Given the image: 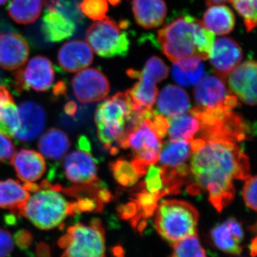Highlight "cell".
<instances>
[{
    "instance_id": "cell-43",
    "label": "cell",
    "mask_w": 257,
    "mask_h": 257,
    "mask_svg": "<svg viewBox=\"0 0 257 257\" xmlns=\"http://www.w3.org/2000/svg\"><path fill=\"white\" fill-rule=\"evenodd\" d=\"M32 239L31 234L26 231H20L16 235L17 243L22 248L28 246L31 243Z\"/></svg>"
},
{
    "instance_id": "cell-35",
    "label": "cell",
    "mask_w": 257,
    "mask_h": 257,
    "mask_svg": "<svg viewBox=\"0 0 257 257\" xmlns=\"http://www.w3.org/2000/svg\"><path fill=\"white\" fill-rule=\"evenodd\" d=\"M79 8L82 14L96 21L105 18L109 9L107 0H82Z\"/></svg>"
},
{
    "instance_id": "cell-40",
    "label": "cell",
    "mask_w": 257,
    "mask_h": 257,
    "mask_svg": "<svg viewBox=\"0 0 257 257\" xmlns=\"http://www.w3.org/2000/svg\"><path fill=\"white\" fill-rule=\"evenodd\" d=\"M14 248V242L9 231L0 228V256L10 255Z\"/></svg>"
},
{
    "instance_id": "cell-47",
    "label": "cell",
    "mask_w": 257,
    "mask_h": 257,
    "mask_svg": "<svg viewBox=\"0 0 257 257\" xmlns=\"http://www.w3.org/2000/svg\"><path fill=\"white\" fill-rule=\"evenodd\" d=\"M232 0H206V3L208 6H211V5L223 4V3H229Z\"/></svg>"
},
{
    "instance_id": "cell-3",
    "label": "cell",
    "mask_w": 257,
    "mask_h": 257,
    "mask_svg": "<svg viewBox=\"0 0 257 257\" xmlns=\"http://www.w3.org/2000/svg\"><path fill=\"white\" fill-rule=\"evenodd\" d=\"M39 190L30 196L19 211L40 229H52L63 226L67 216L79 212L76 203H69L59 193V186L52 187L44 181Z\"/></svg>"
},
{
    "instance_id": "cell-48",
    "label": "cell",
    "mask_w": 257,
    "mask_h": 257,
    "mask_svg": "<svg viewBox=\"0 0 257 257\" xmlns=\"http://www.w3.org/2000/svg\"><path fill=\"white\" fill-rule=\"evenodd\" d=\"M256 237L253 238L251 241V246H250V251H251V255L252 256H256Z\"/></svg>"
},
{
    "instance_id": "cell-45",
    "label": "cell",
    "mask_w": 257,
    "mask_h": 257,
    "mask_svg": "<svg viewBox=\"0 0 257 257\" xmlns=\"http://www.w3.org/2000/svg\"><path fill=\"white\" fill-rule=\"evenodd\" d=\"M64 110H65L67 114L72 116L77 110V105L74 101H70V102L67 103V105L64 107Z\"/></svg>"
},
{
    "instance_id": "cell-21",
    "label": "cell",
    "mask_w": 257,
    "mask_h": 257,
    "mask_svg": "<svg viewBox=\"0 0 257 257\" xmlns=\"http://www.w3.org/2000/svg\"><path fill=\"white\" fill-rule=\"evenodd\" d=\"M135 20L145 29L159 28L167 15V5L164 0H133Z\"/></svg>"
},
{
    "instance_id": "cell-26",
    "label": "cell",
    "mask_w": 257,
    "mask_h": 257,
    "mask_svg": "<svg viewBox=\"0 0 257 257\" xmlns=\"http://www.w3.org/2000/svg\"><path fill=\"white\" fill-rule=\"evenodd\" d=\"M202 23L208 30L215 35H227L234 30V15L228 7L214 5L205 12Z\"/></svg>"
},
{
    "instance_id": "cell-33",
    "label": "cell",
    "mask_w": 257,
    "mask_h": 257,
    "mask_svg": "<svg viewBox=\"0 0 257 257\" xmlns=\"http://www.w3.org/2000/svg\"><path fill=\"white\" fill-rule=\"evenodd\" d=\"M205 250L202 247L197 234L191 235L179 240L173 244L172 256H205Z\"/></svg>"
},
{
    "instance_id": "cell-37",
    "label": "cell",
    "mask_w": 257,
    "mask_h": 257,
    "mask_svg": "<svg viewBox=\"0 0 257 257\" xmlns=\"http://www.w3.org/2000/svg\"><path fill=\"white\" fill-rule=\"evenodd\" d=\"M243 189V197L246 205L256 211V177H249Z\"/></svg>"
},
{
    "instance_id": "cell-2",
    "label": "cell",
    "mask_w": 257,
    "mask_h": 257,
    "mask_svg": "<svg viewBox=\"0 0 257 257\" xmlns=\"http://www.w3.org/2000/svg\"><path fill=\"white\" fill-rule=\"evenodd\" d=\"M161 50L172 62L189 57L209 59L214 34L190 15L179 17L157 32Z\"/></svg>"
},
{
    "instance_id": "cell-4",
    "label": "cell",
    "mask_w": 257,
    "mask_h": 257,
    "mask_svg": "<svg viewBox=\"0 0 257 257\" xmlns=\"http://www.w3.org/2000/svg\"><path fill=\"white\" fill-rule=\"evenodd\" d=\"M139 106H141L134 102L127 91L117 93L98 105L95 121L104 149L110 150L112 144L124 135L126 121Z\"/></svg>"
},
{
    "instance_id": "cell-39",
    "label": "cell",
    "mask_w": 257,
    "mask_h": 257,
    "mask_svg": "<svg viewBox=\"0 0 257 257\" xmlns=\"http://www.w3.org/2000/svg\"><path fill=\"white\" fill-rule=\"evenodd\" d=\"M15 153V145L9 137L0 133V162L10 160Z\"/></svg>"
},
{
    "instance_id": "cell-13",
    "label": "cell",
    "mask_w": 257,
    "mask_h": 257,
    "mask_svg": "<svg viewBox=\"0 0 257 257\" xmlns=\"http://www.w3.org/2000/svg\"><path fill=\"white\" fill-rule=\"evenodd\" d=\"M256 62L247 60L239 64L229 74V90L248 105L256 104Z\"/></svg>"
},
{
    "instance_id": "cell-23",
    "label": "cell",
    "mask_w": 257,
    "mask_h": 257,
    "mask_svg": "<svg viewBox=\"0 0 257 257\" xmlns=\"http://www.w3.org/2000/svg\"><path fill=\"white\" fill-rule=\"evenodd\" d=\"M69 137L60 128H51L40 138L38 148L41 155L48 160L63 159L70 148Z\"/></svg>"
},
{
    "instance_id": "cell-19",
    "label": "cell",
    "mask_w": 257,
    "mask_h": 257,
    "mask_svg": "<svg viewBox=\"0 0 257 257\" xmlns=\"http://www.w3.org/2000/svg\"><path fill=\"white\" fill-rule=\"evenodd\" d=\"M94 55L92 49L81 40L67 42L58 52L59 64L64 70L77 72L87 68L92 64Z\"/></svg>"
},
{
    "instance_id": "cell-18",
    "label": "cell",
    "mask_w": 257,
    "mask_h": 257,
    "mask_svg": "<svg viewBox=\"0 0 257 257\" xmlns=\"http://www.w3.org/2000/svg\"><path fill=\"white\" fill-rule=\"evenodd\" d=\"M21 126L15 138L21 143H29L43 132L46 124V113L40 104L25 101L18 108Z\"/></svg>"
},
{
    "instance_id": "cell-20",
    "label": "cell",
    "mask_w": 257,
    "mask_h": 257,
    "mask_svg": "<svg viewBox=\"0 0 257 257\" xmlns=\"http://www.w3.org/2000/svg\"><path fill=\"white\" fill-rule=\"evenodd\" d=\"M12 165L19 178L25 183H33L40 179L46 170V163L41 154L31 150H22L14 154Z\"/></svg>"
},
{
    "instance_id": "cell-9",
    "label": "cell",
    "mask_w": 257,
    "mask_h": 257,
    "mask_svg": "<svg viewBox=\"0 0 257 257\" xmlns=\"http://www.w3.org/2000/svg\"><path fill=\"white\" fill-rule=\"evenodd\" d=\"M168 74V67L162 59L151 57L143 70L137 72L139 82L127 90L134 102L143 107L152 108L158 95L157 84L167 78Z\"/></svg>"
},
{
    "instance_id": "cell-7",
    "label": "cell",
    "mask_w": 257,
    "mask_h": 257,
    "mask_svg": "<svg viewBox=\"0 0 257 257\" xmlns=\"http://www.w3.org/2000/svg\"><path fill=\"white\" fill-rule=\"evenodd\" d=\"M86 40L96 55L104 58L125 57L130 50V41L126 32L110 18L97 20L86 32Z\"/></svg>"
},
{
    "instance_id": "cell-49",
    "label": "cell",
    "mask_w": 257,
    "mask_h": 257,
    "mask_svg": "<svg viewBox=\"0 0 257 257\" xmlns=\"http://www.w3.org/2000/svg\"><path fill=\"white\" fill-rule=\"evenodd\" d=\"M113 253H114V255L118 256H123L124 255V249L120 246H115V247L113 248Z\"/></svg>"
},
{
    "instance_id": "cell-5",
    "label": "cell",
    "mask_w": 257,
    "mask_h": 257,
    "mask_svg": "<svg viewBox=\"0 0 257 257\" xmlns=\"http://www.w3.org/2000/svg\"><path fill=\"white\" fill-rule=\"evenodd\" d=\"M156 211L155 227L160 236L172 244L197 234L199 213L190 203L162 201Z\"/></svg>"
},
{
    "instance_id": "cell-36",
    "label": "cell",
    "mask_w": 257,
    "mask_h": 257,
    "mask_svg": "<svg viewBox=\"0 0 257 257\" xmlns=\"http://www.w3.org/2000/svg\"><path fill=\"white\" fill-rule=\"evenodd\" d=\"M162 167L155 165H151L149 167L147 172V177L145 178V188L149 192L157 194L163 190L164 184L162 182Z\"/></svg>"
},
{
    "instance_id": "cell-34",
    "label": "cell",
    "mask_w": 257,
    "mask_h": 257,
    "mask_svg": "<svg viewBox=\"0 0 257 257\" xmlns=\"http://www.w3.org/2000/svg\"><path fill=\"white\" fill-rule=\"evenodd\" d=\"M233 6L244 22L248 32L256 25V0H232Z\"/></svg>"
},
{
    "instance_id": "cell-28",
    "label": "cell",
    "mask_w": 257,
    "mask_h": 257,
    "mask_svg": "<svg viewBox=\"0 0 257 257\" xmlns=\"http://www.w3.org/2000/svg\"><path fill=\"white\" fill-rule=\"evenodd\" d=\"M191 155L192 149L189 142L185 140H169L161 148L159 160L162 167L176 168L185 164Z\"/></svg>"
},
{
    "instance_id": "cell-25",
    "label": "cell",
    "mask_w": 257,
    "mask_h": 257,
    "mask_svg": "<svg viewBox=\"0 0 257 257\" xmlns=\"http://www.w3.org/2000/svg\"><path fill=\"white\" fill-rule=\"evenodd\" d=\"M172 77L183 87L197 85L204 77V64L197 57H189L175 62L172 67Z\"/></svg>"
},
{
    "instance_id": "cell-17",
    "label": "cell",
    "mask_w": 257,
    "mask_h": 257,
    "mask_svg": "<svg viewBox=\"0 0 257 257\" xmlns=\"http://www.w3.org/2000/svg\"><path fill=\"white\" fill-rule=\"evenodd\" d=\"M30 47L20 34L0 35V67L5 70H16L26 63Z\"/></svg>"
},
{
    "instance_id": "cell-46",
    "label": "cell",
    "mask_w": 257,
    "mask_h": 257,
    "mask_svg": "<svg viewBox=\"0 0 257 257\" xmlns=\"http://www.w3.org/2000/svg\"><path fill=\"white\" fill-rule=\"evenodd\" d=\"M66 92V85L64 82H60L56 85L55 89H54V94L55 95H60V94H63Z\"/></svg>"
},
{
    "instance_id": "cell-50",
    "label": "cell",
    "mask_w": 257,
    "mask_h": 257,
    "mask_svg": "<svg viewBox=\"0 0 257 257\" xmlns=\"http://www.w3.org/2000/svg\"><path fill=\"white\" fill-rule=\"evenodd\" d=\"M112 6H117L121 3V0H108Z\"/></svg>"
},
{
    "instance_id": "cell-14",
    "label": "cell",
    "mask_w": 257,
    "mask_h": 257,
    "mask_svg": "<svg viewBox=\"0 0 257 257\" xmlns=\"http://www.w3.org/2000/svg\"><path fill=\"white\" fill-rule=\"evenodd\" d=\"M63 166L66 177L72 183L89 185L99 182L96 161L89 150L71 152L64 158Z\"/></svg>"
},
{
    "instance_id": "cell-8",
    "label": "cell",
    "mask_w": 257,
    "mask_h": 257,
    "mask_svg": "<svg viewBox=\"0 0 257 257\" xmlns=\"http://www.w3.org/2000/svg\"><path fill=\"white\" fill-rule=\"evenodd\" d=\"M116 144L120 148H131L133 161L147 167L157 163L162 146L161 139L149 124V119H145L137 127L125 134Z\"/></svg>"
},
{
    "instance_id": "cell-27",
    "label": "cell",
    "mask_w": 257,
    "mask_h": 257,
    "mask_svg": "<svg viewBox=\"0 0 257 257\" xmlns=\"http://www.w3.org/2000/svg\"><path fill=\"white\" fill-rule=\"evenodd\" d=\"M30 194L24 186L13 179L0 182V208L10 209L18 215L19 211Z\"/></svg>"
},
{
    "instance_id": "cell-51",
    "label": "cell",
    "mask_w": 257,
    "mask_h": 257,
    "mask_svg": "<svg viewBox=\"0 0 257 257\" xmlns=\"http://www.w3.org/2000/svg\"><path fill=\"white\" fill-rule=\"evenodd\" d=\"M8 2V0H0V6L5 4Z\"/></svg>"
},
{
    "instance_id": "cell-22",
    "label": "cell",
    "mask_w": 257,
    "mask_h": 257,
    "mask_svg": "<svg viewBox=\"0 0 257 257\" xmlns=\"http://www.w3.org/2000/svg\"><path fill=\"white\" fill-rule=\"evenodd\" d=\"M157 109L163 116H172L187 112L191 107L190 99L185 90L175 85L162 89L157 98Z\"/></svg>"
},
{
    "instance_id": "cell-10",
    "label": "cell",
    "mask_w": 257,
    "mask_h": 257,
    "mask_svg": "<svg viewBox=\"0 0 257 257\" xmlns=\"http://www.w3.org/2000/svg\"><path fill=\"white\" fill-rule=\"evenodd\" d=\"M15 79L19 90L46 92L53 84L55 70L47 57L36 56L30 60L25 69L17 70Z\"/></svg>"
},
{
    "instance_id": "cell-6",
    "label": "cell",
    "mask_w": 257,
    "mask_h": 257,
    "mask_svg": "<svg viewBox=\"0 0 257 257\" xmlns=\"http://www.w3.org/2000/svg\"><path fill=\"white\" fill-rule=\"evenodd\" d=\"M58 244L64 249L63 256H105V237L101 221L94 219L89 225L79 223L71 226L59 240Z\"/></svg>"
},
{
    "instance_id": "cell-11",
    "label": "cell",
    "mask_w": 257,
    "mask_h": 257,
    "mask_svg": "<svg viewBox=\"0 0 257 257\" xmlns=\"http://www.w3.org/2000/svg\"><path fill=\"white\" fill-rule=\"evenodd\" d=\"M194 95L199 107L226 106L233 109L238 105L236 96L226 87L224 79L217 75L203 77L194 89Z\"/></svg>"
},
{
    "instance_id": "cell-16",
    "label": "cell",
    "mask_w": 257,
    "mask_h": 257,
    "mask_svg": "<svg viewBox=\"0 0 257 257\" xmlns=\"http://www.w3.org/2000/svg\"><path fill=\"white\" fill-rule=\"evenodd\" d=\"M47 9L42 18V30L48 42H60L67 40L74 35L76 24L68 15L61 11L45 0Z\"/></svg>"
},
{
    "instance_id": "cell-24",
    "label": "cell",
    "mask_w": 257,
    "mask_h": 257,
    "mask_svg": "<svg viewBox=\"0 0 257 257\" xmlns=\"http://www.w3.org/2000/svg\"><path fill=\"white\" fill-rule=\"evenodd\" d=\"M20 126L21 120L13 96L7 87L0 85V133L13 138Z\"/></svg>"
},
{
    "instance_id": "cell-31",
    "label": "cell",
    "mask_w": 257,
    "mask_h": 257,
    "mask_svg": "<svg viewBox=\"0 0 257 257\" xmlns=\"http://www.w3.org/2000/svg\"><path fill=\"white\" fill-rule=\"evenodd\" d=\"M211 236L216 247L221 251L233 255H239L242 252L240 245L241 241L236 237L226 221L213 228Z\"/></svg>"
},
{
    "instance_id": "cell-38",
    "label": "cell",
    "mask_w": 257,
    "mask_h": 257,
    "mask_svg": "<svg viewBox=\"0 0 257 257\" xmlns=\"http://www.w3.org/2000/svg\"><path fill=\"white\" fill-rule=\"evenodd\" d=\"M149 124L159 138H165L169 127L168 119L165 116L155 113L152 119H149Z\"/></svg>"
},
{
    "instance_id": "cell-1",
    "label": "cell",
    "mask_w": 257,
    "mask_h": 257,
    "mask_svg": "<svg viewBox=\"0 0 257 257\" xmlns=\"http://www.w3.org/2000/svg\"><path fill=\"white\" fill-rule=\"evenodd\" d=\"M204 141L202 148L193 151L190 171L201 189L209 192L211 204L221 212L234 199L232 179L251 177L249 160L239 143L217 138Z\"/></svg>"
},
{
    "instance_id": "cell-44",
    "label": "cell",
    "mask_w": 257,
    "mask_h": 257,
    "mask_svg": "<svg viewBox=\"0 0 257 257\" xmlns=\"http://www.w3.org/2000/svg\"><path fill=\"white\" fill-rule=\"evenodd\" d=\"M97 197L99 198V200L103 203L110 202L111 199H113V196L111 195L110 192L107 190V189L104 188V187H101L99 189L97 193Z\"/></svg>"
},
{
    "instance_id": "cell-15",
    "label": "cell",
    "mask_w": 257,
    "mask_h": 257,
    "mask_svg": "<svg viewBox=\"0 0 257 257\" xmlns=\"http://www.w3.org/2000/svg\"><path fill=\"white\" fill-rule=\"evenodd\" d=\"M242 57L239 44L229 37H222L214 40L209 58L216 75L225 79L239 65Z\"/></svg>"
},
{
    "instance_id": "cell-30",
    "label": "cell",
    "mask_w": 257,
    "mask_h": 257,
    "mask_svg": "<svg viewBox=\"0 0 257 257\" xmlns=\"http://www.w3.org/2000/svg\"><path fill=\"white\" fill-rule=\"evenodd\" d=\"M45 4V0H11L8 11L15 23L28 25L39 18Z\"/></svg>"
},
{
    "instance_id": "cell-29",
    "label": "cell",
    "mask_w": 257,
    "mask_h": 257,
    "mask_svg": "<svg viewBox=\"0 0 257 257\" xmlns=\"http://www.w3.org/2000/svg\"><path fill=\"white\" fill-rule=\"evenodd\" d=\"M169 136L172 140H185L191 143L199 133L200 123L192 114H179L169 116Z\"/></svg>"
},
{
    "instance_id": "cell-32",
    "label": "cell",
    "mask_w": 257,
    "mask_h": 257,
    "mask_svg": "<svg viewBox=\"0 0 257 257\" xmlns=\"http://www.w3.org/2000/svg\"><path fill=\"white\" fill-rule=\"evenodd\" d=\"M110 170L118 183L126 187H131L140 178L131 162L119 159L110 164Z\"/></svg>"
},
{
    "instance_id": "cell-41",
    "label": "cell",
    "mask_w": 257,
    "mask_h": 257,
    "mask_svg": "<svg viewBox=\"0 0 257 257\" xmlns=\"http://www.w3.org/2000/svg\"><path fill=\"white\" fill-rule=\"evenodd\" d=\"M139 211L138 206L135 201L121 204L117 207V212L119 217L124 220H131L137 215Z\"/></svg>"
},
{
    "instance_id": "cell-42",
    "label": "cell",
    "mask_w": 257,
    "mask_h": 257,
    "mask_svg": "<svg viewBox=\"0 0 257 257\" xmlns=\"http://www.w3.org/2000/svg\"><path fill=\"white\" fill-rule=\"evenodd\" d=\"M226 221L228 225H229V227L231 228V229L232 230L234 234L236 235V237H237L240 241H242L243 239V231L239 221L233 217L229 218V219H228Z\"/></svg>"
},
{
    "instance_id": "cell-12",
    "label": "cell",
    "mask_w": 257,
    "mask_h": 257,
    "mask_svg": "<svg viewBox=\"0 0 257 257\" xmlns=\"http://www.w3.org/2000/svg\"><path fill=\"white\" fill-rule=\"evenodd\" d=\"M72 86L77 100L83 104L102 100L110 90L109 80L96 68L79 71L72 79Z\"/></svg>"
}]
</instances>
